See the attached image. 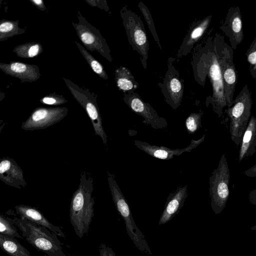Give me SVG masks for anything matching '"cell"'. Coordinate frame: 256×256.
<instances>
[{
    "label": "cell",
    "mask_w": 256,
    "mask_h": 256,
    "mask_svg": "<svg viewBox=\"0 0 256 256\" xmlns=\"http://www.w3.org/2000/svg\"><path fill=\"white\" fill-rule=\"evenodd\" d=\"M42 101L44 103L48 104H53L56 102V100L52 98H44Z\"/></svg>",
    "instance_id": "33"
},
{
    "label": "cell",
    "mask_w": 256,
    "mask_h": 256,
    "mask_svg": "<svg viewBox=\"0 0 256 256\" xmlns=\"http://www.w3.org/2000/svg\"><path fill=\"white\" fill-rule=\"evenodd\" d=\"M214 41L220 66L224 94L228 108L233 101L234 90L238 82V73L234 63V52L224 37L218 33L214 36Z\"/></svg>",
    "instance_id": "5"
},
{
    "label": "cell",
    "mask_w": 256,
    "mask_h": 256,
    "mask_svg": "<svg viewBox=\"0 0 256 256\" xmlns=\"http://www.w3.org/2000/svg\"><path fill=\"white\" fill-rule=\"evenodd\" d=\"M6 214L11 216H7L20 230L23 238L35 248L48 256H68L54 233L43 226L18 218L12 212Z\"/></svg>",
    "instance_id": "3"
},
{
    "label": "cell",
    "mask_w": 256,
    "mask_h": 256,
    "mask_svg": "<svg viewBox=\"0 0 256 256\" xmlns=\"http://www.w3.org/2000/svg\"><path fill=\"white\" fill-rule=\"evenodd\" d=\"M203 112L198 113H191L185 120V126L189 134H194L202 128V118Z\"/></svg>",
    "instance_id": "22"
},
{
    "label": "cell",
    "mask_w": 256,
    "mask_h": 256,
    "mask_svg": "<svg viewBox=\"0 0 256 256\" xmlns=\"http://www.w3.org/2000/svg\"><path fill=\"white\" fill-rule=\"evenodd\" d=\"M100 256H116L112 248L104 244H101L98 248Z\"/></svg>",
    "instance_id": "25"
},
{
    "label": "cell",
    "mask_w": 256,
    "mask_h": 256,
    "mask_svg": "<svg viewBox=\"0 0 256 256\" xmlns=\"http://www.w3.org/2000/svg\"><path fill=\"white\" fill-rule=\"evenodd\" d=\"M123 24L130 44L141 56L144 68H146L149 43L144 25L140 18L126 6L121 12Z\"/></svg>",
    "instance_id": "8"
},
{
    "label": "cell",
    "mask_w": 256,
    "mask_h": 256,
    "mask_svg": "<svg viewBox=\"0 0 256 256\" xmlns=\"http://www.w3.org/2000/svg\"><path fill=\"white\" fill-rule=\"evenodd\" d=\"M196 80L204 86L208 77L212 86V96L207 98L206 104L212 105V110L220 118L227 106L222 76L216 51L214 36H210L195 48L192 62Z\"/></svg>",
    "instance_id": "1"
},
{
    "label": "cell",
    "mask_w": 256,
    "mask_h": 256,
    "mask_svg": "<svg viewBox=\"0 0 256 256\" xmlns=\"http://www.w3.org/2000/svg\"><path fill=\"white\" fill-rule=\"evenodd\" d=\"M34 2L38 4H40L42 3V1L40 0H34Z\"/></svg>",
    "instance_id": "34"
},
{
    "label": "cell",
    "mask_w": 256,
    "mask_h": 256,
    "mask_svg": "<svg viewBox=\"0 0 256 256\" xmlns=\"http://www.w3.org/2000/svg\"><path fill=\"white\" fill-rule=\"evenodd\" d=\"M0 179L7 185L18 189L26 185L22 170L14 159L10 158L0 160Z\"/></svg>",
    "instance_id": "14"
},
{
    "label": "cell",
    "mask_w": 256,
    "mask_h": 256,
    "mask_svg": "<svg viewBox=\"0 0 256 256\" xmlns=\"http://www.w3.org/2000/svg\"><path fill=\"white\" fill-rule=\"evenodd\" d=\"M138 6L141 10L148 24V27L154 39L155 42L158 44L160 48L162 50V46L160 42V40L156 30L154 22L150 11L148 10V8L142 2L138 3Z\"/></svg>",
    "instance_id": "24"
},
{
    "label": "cell",
    "mask_w": 256,
    "mask_h": 256,
    "mask_svg": "<svg viewBox=\"0 0 256 256\" xmlns=\"http://www.w3.org/2000/svg\"><path fill=\"white\" fill-rule=\"evenodd\" d=\"M188 185L179 186L168 195L159 224H164L172 219L182 207L188 196Z\"/></svg>",
    "instance_id": "16"
},
{
    "label": "cell",
    "mask_w": 256,
    "mask_h": 256,
    "mask_svg": "<svg viewBox=\"0 0 256 256\" xmlns=\"http://www.w3.org/2000/svg\"><path fill=\"white\" fill-rule=\"evenodd\" d=\"M0 234L6 236L23 239L18 232L16 227L7 216L0 214Z\"/></svg>",
    "instance_id": "21"
},
{
    "label": "cell",
    "mask_w": 256,
    "mask_h": 256,
    "mask_svg": "<svg viewBox=\"0 0 256 256\" xmlns=\"http://www.w3.org/2000/svg\"><path fill=\"white\" fill-rule=\"evenodd\" d=\"M252 100L246 84L230 106L225 110L230 120V138L237 146L240 144L251 115Z\"/></svg>",
    "instance_id": "4"
},
{
    "label": "cell",
    "mask_w": 256,
    "mask_h": 256,
    "mask_svg": "<svg viewBox=\"0 0 256 256\" xmlns=\"http://www.w3.org/2000/svg\"><path fill=\"white\" fill-rule=\"evenodd\" d=\"M82 40L83 42L86 44H92L94 41V38L88 32L84 33L82 35Z\"/></svg>",
    "instance_id": "27"
},
{
    "label": "cell",
    "mask_w": 256,
    "mask_h": 256,
    "mask_svg": "<svg viewBox=\"0 0 256 256\" xmlns=\"http://www.w3.org/2000/svg\"><path fill=\"white\" fill-rule=\"evenodd\" d=\"M206 135L198 140H192L190 144L182 149H171L164 146L151 145L148 143L139 140H135L134 144L140 150L148 155L158 159L169 160L175 156H180L185 152H190L193 149L202 143L205 139Z\"/></svg>",
    "instance_id": "12"
},
{
    "label": "cell",
    "mask_w": 256,
    "mask_h": 256,
    "mask_svg": "<svg viewBox=\"0 0 256 256\" xmlns=\"http://www.w3.org/2000/svg\"><path fill=\"white\" fill-rule=\"evenodd\" d=\"M11 69L16 72H22L26 70V66L24 64L16 62L11 65Z\"/></svg>",
    "instance_id": "26"
},
{
    "label": "cell",
    "mask_w": 256,
    "mask_h": 256,
    "mask_svg": "<svg viewBox=\"0 0 256 256\" xmlns=\"http://www.w3.org/2000/svg\"><path fill=\"white\" fill-rule=\"evenodd\" d=\"M248 200L251 204L256 206V188L250 192Z\"/></svg>",
    "instance_id": "31"
},
{
    "label": "cell",
    "mask_w": 256,
    "mask_h": 256,
    "mask_svg": "<svg viewBox=\"0 0 256 256\" xmlns=\"http://www.w3.org/2000/svg\"><path fill=\"white\" fill-rule=\"evenodd\" d=\"M246 60L252 77L256 82V38H255L246 53Z\"/></svg>",
    "instance_id": "23"
},
{
    "label": "cell",
    "mask_w": 256,
    "mask_h": 256,
    "mask_svg": "<svg viewBox=\"0 0 256 256\" xmlns=\"http://www.w3.org/2000/svg\"><path fill=\"white\" fill-rule=\"evenodd\" d=\"M0 248L9 256H32L29 251L16 238L0 234Z\"/></svg>",
    "instance_id": "19"
},
{
    "label": "cell",
    "mask_w": 256,
    "mask_h": 256,
    "mask_svg": "<svg viewBox=\"0 0 256 256\" xmlns=\"http://www.w3.org/2000/svg\"><path fill=\"white\" fill-rule=\"evenodd\" d=\"M244 175L251 178H256V164L244 172Z\"/></svg>",
    "instance_id": "28"
},
{
    "label": "cell",
    "mask_w": 256,
    "mask_h": 256,
    "mask_svg": "<svg viewBox=\"0 0 256 256\" xmlns=\"http://www.w3.org/2000/svg\"><path fill=\"white\" fill-rule=\"evenodd\" d=\"M93 189V178L82 172L78 187L72 197L70 208V222L80 238L88 232L94 217Z\"/></svg>",
    "instance_id": "2"
},
{
    "label": "cell",
    "mask_w": 256,
    "mask_h": 256,
    "mask_svg": "<svg viewBox=\"0 0 256 256\" xmlns=\"http://www.w3.org/2000/svg\"><path fill=\"white\" fill-rule=\"evenodd\" d=\"M174 59L168 60V70L162 83L158 85L162 88L166 102L173 109H176L182 101L184 86L180 78L179 74L172 64Z\"/></svg>",
    "instance_id": "10"
},
{
    "label": "cell",
    "mask_w": 256,
    "mask_h": 256,
    "mask_svg": "<svg viewBox=\"0 0 256 256\" xmlns=\"http://www.w3.org/2000/svg\"><path fill=\"white\" fill-rule=\"evenodd\" d=\"M62 110H48L40 108L34 111L30 117L22 124L26 130H34L46 128L60 122L65 116Z\"/></svg>",
    "instance_id": "13"
},
{
    "label": "cell",
    "mask_w": 256,
    "mask_h": 256,
    "mask_svg": "<svg viewBox=\"0 0 256 256\" xmlns=\"http://www.w3.org/2000/svg\"><path fill=\"white\" fill-rule=\"evenodd\" d=\"M16 214L20 218L43 226L58 236L65 238L66 236L60 227L54 225L36 208L29 206L20 204L15 207Z\"/></svg>",
    "instance_id": "15"
},
{
    "label": "cell",
    "mask_w": 256,
    "mask_h": 256,
    "mask_svg": "<svg viewBox=\"0 0 256 256\" xmlns=\"http://www.w3.org/2000/svg\"><path fill=\"white\" fill-rule=\"evenodd\" d=\"M256 152V118L252 116L243 135L239 151L238 160Z\"/></svg>",
    "instance_id": "18"
},
{
    "label": "cell",
    "mask_w": 256,
    "mask_h": 256,
    "mask_svg": "<svg viewBox=\"0 0 256 256\" xmlns=\"http://www.w3.org/2000/svg\"><path fill=\"white\" fill-rule=\"evenodd\" d=\"M220 29L228 38L230 46L236 50L244 38L242 15L238 6H234L228 9Z\"/></svg>",
    "instance_id": "11"
},
{
    "label": "cell",
    "mask_w": 256,
    "mask_h": 256,
    "mask_svg": "<svg viewBox=\"0 0 256 256\" xmlns=\"http://www.w3.org/2000/svg\"><path fill=\"white\" fill-rule=\"evenodd\" d=\"M93 70L97 74H100L102 72V68L100 64L96 60H93L91 64Z\"/></svg>",
    "instance_id": "29"
},
{
    "label": "cell",
    "mask_w": 256,
    "mask_h": 256,
    "mask_svg": "<svg viewBox=\"0 0 256 256\" xmlns=\"http://www.w3.org/2000/svg\"><path fill=\"white\" fill-rule=\"evenodd\" d=\"M13 28V25L10 22H4L0 26V30L1 32H8L11 30Z\"/></svg>",
    "instance_id": "30"
},
{
    "label": "cell",
    "mask_w": 256,
    "mask_h": 256,
    "mask_svg": "<svg viewBox=\"0 0 256 256\" xmlns=\"http://www.w3.org/2000/svg\"><path fill=\"white\" fill-rule=\"evenodd\" d=\"M230 168L224 154L209 180L210 206L215 214H220L226 206L230 195Z\"/></svg>",
    "instance_id": "7"
},
{
    "label": "cell",
    "mask_w": 256,
    "mask_h": 256,
    "mask_svg": "<svg viewBox=\"0 0 256 256\" xmlns=\"http://www.w3.org/2000/svg\"><path fill=\"white\" fill-rule=\"evenodd\" d=\"M39 46L38 44L31 46L28 50V55L30 57H33L38 53Z\"/></svg>",
    "instance_id": "32"
},
{
    "label": "cell",
    "mask_w": 256,
    "mask_h": 256,
    "mask_svg": "<svg viewBox=\"0 0 256 256\" xmlns=\"http://www.w3.org/2000/svg\"><path fill=\"white\" fill-rule=\"evenodd\" d=\"M117 85L122 90L134 92L138 84L136 81L131 72L126 67H121L117 70Z\"/></svg>",
    "instance_id": "20"
},
{
    "label": "cell",
    "mask_w": 256,
    "mask_h": 256,
    "mask_svg": "<svg viewBox=\"0 0 256 256\" xmlns=\"http://www.w3.org/2000/svg\"><path fill=\"white\" fill-rule=\"evenodd\" d=\"M124 100L132 111L144 118L142 124L150 125L156 130H164L168 127L166 120L160 116L155 110L136 93L130 92L125 94Z\"/></svg>",
    "instance_id": "9"
},
{
    "label": "cell",
    "mask_w": 256,
    "mask_h": 256,
    "mask_svg": "<svg viewBox=\"0 0 256 256\" xmlns=\"http://www.w3.org/2000/svg\"><path fill=\"white\" fill-rule=\"evenodd\" d=\"M250 229L252 230L256 231V225L252 226L250 228Z\"/></svg>",
    "instance_id": "35"
},
{
    "label": "cell",
    "mask_w": 256,
    "mask_h": 256,
    "mask_svg": "<svg viewBox=\"0 0 256 256\" xmlns=\"http://www.w3.org/2000/svg\"><path fill=\"white\" fill-rule=\"evenodd\" d=\"M212 18V16H208L192 24L178 50V58L184 56L190 52L194 45L206 32L210 26Z\"/></svg>",
    "instance_id": "17"
},
{
    "label": "cell",
    "mask_w": 256,
    "mask_h": 256,
    "mask_svg": "<svg viewBox=\"0 0 256 256\" xmlns=\"http://www.w3.org/2000/svg\"><path fill=\"white\" fill-rule=\"evenodd\" d=\"M107 176L113 202L125 222L129 236L140 250L151 254L144 235L134 222L129 205L116 180L114 176L108 171Z\"/></svg>",
    "instance_id": "6"
}]
</instances>
